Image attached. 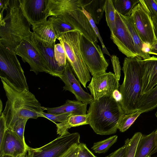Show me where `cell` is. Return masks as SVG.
Here are the masks:
<instances>
[{
  "label": "cell",
  "instance_id": "obj_1",
  "mask_svg": "<svg viewBox=\"0 0 157 157\" xmlns=\"http://www.w3.org/2000/svg\"><path fill=\"white\" fill-rule=\"evenodd\" d=\"M7 98L2 112L7 129L12 130L21 119H37L45 108L42 107L35 95L29 90L16 88L7 79L0 77Z\"/></svg>",
  "mask_w": 157,
  "mask_h": 157
},
{
  "label": "cell",
  "instance_id": "obj_2",
  "mask_svg": "<svg viewBox=\"0 0 157 157\" xmlns=\"http://www.w3.org/2000/svg\"><path fill=\"white\" fill-rule=\"evenodd\" d=\"M3 20L0 22V43L14 51L23 41L30 42L33 33L24 15L19 0H10Z\"/></svg>",
  "mask_w": 157,
  "mask_h": 157
},
{
  "label": "cell",
  "instance_id": "obj_3",
  "mask_svg": "<svg viewBox=\"0 0 157 157\" xmlns=\"http://www.w3.org/2000/svg\"><path fill=\"white\" fill-rule=\"evenodd\" d=\"M125 114L120 104L112 96L93 100L87 111L89 124L95 133L100 135L116 133Z\"/></svg>",
  "mask_w": 157,
  "mask_h": 157
},
{
  "label": "cell",
  "instance_id": "obj_4",
  "mask_svg": "<svg viewBox=\"0 0 157 157\" xmlns=\"http://www.w3.org/2000/svg\"><path fill=\"white\" fill-rule=\"evenodd\" d=\"M140 57H125L122 70L124 77L120 86V92L122 99L120 103L125 114L138 110L137 107L141 96V75L143 59Z\"/></svg>",
  "mask_w": 157,
  "mask_h": 157
},
{
  "label": "cell",
  "instance_id": "obj_5",
  "mask_svg": "<svg viewBox=\"0 0 157 157\" xmlns=\"http://www.w3.org/2000/svg\"><path fill=\"white\" fill-rule=\"evenodd\" d=\"M79 37L80 33L75 31L64 33L57 39L64 48L67 59L73 71L80 82L86 88L91 77L81 53Z\"/></svg>",
  "mask_w": 157,
  "mask_h": 157
},
{
  "label": "cell",
  "instance_id": "obj_6",
  "mask_svg": "<svg viewBox=\"0 0 157 157\" xmlns=\"http://www.w3.org/2000/svg\"><path fill=\"white\" fill-rule=\"evenodd\" d=\"M0 77L7 79L17 89L29 90L24 71L14 51L0 43Z\"/></svg>",
  "mask_w": 157,
  "mask_h": 157
},
{
  "label": "cell",
  "instance_id": "obj_7",
  "mask_svg": "<svg viewBox=\"0 0 157 157\" xmlns=\"http://www.w3.org/2000/svg\"><path fill=\"white\" fill-rule=\"evenodd\" d=\"M80 138L78 132L69 133L39 148L28 147L27 157H61L73 145L80 143Z\"/></svg>",
  "mask_w": 157,
  "mask_h": 157
},
{
  "label": "cell",
  "instance_id": "obj_8",
  "mask_svg": "<svg viewBox=\"0 0 157 157\" xmlns=\"http://www.w3.org/2000/svg\"><path fill=\"white\" fill-rule=\"evenodd\" d=\"M79 45L82 59L91 75L106 72L109 64L97 43L90 41L80 33Z\"/></svg>",
  "mask_w": 157,
  "mask_h": 157
},
{
  "label": "cell",
  "instance_id": "obj_9",
  "mask_svg": "<svg viewBox=\"0 0 157 157\" xmlns=\"http://www.w3.org/2000/svg\"><path fill=\"white\" fill-rule=\"evenodd\" d=\"M130 16L143 43L150 48L155 44L157 39L151 16L142 0H139V2L133 9Z\"/></svg>",
  "mask_w": 157,
  "mask_h": 157
},
{
  "label": "cell",
  "instance_id": "obj_10",
  "mask_svg": "<svg viewBox=\"0 0 157 157\" xmlns=\"http://www.w3.org/2000/svg\"><path fill=\"white\" fill-rule=\"evenodd\" d=\"M110 38L120 51L127 57H138L131 34L120 14L116 10L115 26L111 33Z\"/></svg>",
  "mask_w": 157,
  "mask_h": 157
},
{
  "label": "cell",
  "instance_id": "obj_11",
  "mask_svg": "<svg viewBox=\"0 0 157 157\" xmlns=\"http://www.w3.org/2000/svg\"><path fill=\"white\" fill-rule=\"evenodd\" d=\"M119 86L115 74L109 72L93 75L87 87L94 100H98L103 97L112 96L113 91L118 90Z\"/></svg>",
  "mask_w": 157,
  "mask_h": 157
},
{
  "label": "cell",
  "instance_id": "obj_12",
  "mask_svg": "<svg viewBox=\"0 0 157 157\" xmlns=\"http://www.w3.org/2000/svg\"><path fill=\"white\" fill-rule=\"evenodd\" d=\"M30 42L36 49L42 63L51 75L60 78L65 67L59 66L55 58L54 47L48 46L33 34Z\"/></svg>",
  "mask_w": 157,
  "mask_h": 157
},
{
  "label": "cell",
  "instance_id": "obj_13",
  "mask_svg": "<svg viewBox=\"0 0 157 157\" xmlns=\"http://www.w3.org/2000/svg\"><path fill=\"white\" fill-rule=\"evenodd\" d=\"M21 8L31 25L42 22L49 17L48 0H19Z\"/></svg>",
  "mask_w": 157,
  "mask_h": 157
},
{
  "label": "cell",
  "instance_id": "obj_14",
  "mask_svg": "<svg viewBox=\"0 0 157 157\" xmlns=\"http://www.w3.org/2000/svg\"><path fill=\"white\" fill-rule=\"evenodd\" d=\"M14 52L21 58L24 63L27 62L30 67V71L36 75L39 72L48 71L43 65L39 53L31 42L23 41L15 49Z\"/></svg>",
  "mask_w": 157,
  "mask_h": 157
},
{
  "label": "cell",
  "instance_id": "obj_15",
  "mask_svg": "<svg viewBox=\"0 0 157 157\" xmlns=\"http://www.w3.org/2000/svg\"><path fill=\"white\" fill-rule=\"evenodd\" d=\"M62 14L64 15L69 24L87 39L94 42L98 43V38L81 8H77Z\"/></svg>",
  "mask_w": 157,
  "mask_h": 157
},
{
  "label": "cell",
  "instance_id": "obj_16",
  "mask_svg": "<svg viewBox=\"0 0 157 157\" xmlns=\"http://www.w3.org/2000/svg\"><path fill=\"white\" fill-rule=\"evenodd\" d=\"M60 78L65 84L63 90L73 94L77 101L87 104H90L93 101L92 95L84 90L75 78L67 59L65 69Z\"/></svg>",
  "mask_w": 157,
  "mask_h": 157
},
{
  "label": "cell",
  "instance_id": "obj_17",
  "mask_svg": "<svg viewBox=\"0 0 157 157\" xmlns=\"http://www.w3.org/2000/svg\"><path fill=\"white\" fill-rule=\"evenodd\" d=\"M28 146L13 131L7 129L0 142V157L8 155L17 157L27 152Z\"/></svg>",
  "mask_w": 157,
  "mask_h": 157
},
{
  "label": "cell",
  "instance_id": "obj_18",
  "mask_svg": "<svg viewBox=\"0 0 157 157\" xmlns=\"http://www.w3.org/2000/svg\"><path fill=\"white\" fill-rule=\"evenodd\" d=\"M141 95L157 85V57L153 56L142 60L141 75Z\"/></svg>",
  "mask_w": 157,
  "mask_h": 157
},
{
  "label": "cell",
  "instance_id": "obj_19",
  "mask_svg": "<svg viewBox=\"0 0 157 157\" xmlns=\"http://www.w3.org/2000/svg\"><path fill=\"white\" fill-rule=\"evenodd\" d=\"M34 35L48 46L54 47L57 37L50 21L46 20L32 26Z\"/></svg>",
  "mask_w": 157,
  "mask_h": 157
},
{
  "label": "cell",
  "instance_id": "obj_20",
  "mask_svg": "<svg viewBox=\"0 0 157 157\" xmlns=\"http://www.w3.org/2000/svg\"><path fill=\"white\" fill-rule=\"evenodd\" d=\"M87 104L78 101L67 100L63 105L56 107L45 108L47 113L53 114L70 113L73 115L86 114Z\"/></svg>",
  "mask_w": 157,
  "mask_h": 157
},
{
  "label": "cell",
  "instance_id": "obj_21",
  "mask_svg": "<svg viewBox=\"0 0 157 157\" xmlns=\"http://www.w3.org/2000/svg\"><path fill=\"white\" fill-rule=\"evenodd\" d=\"M106 0H78L79 6L90 15L96 24L98 25L105 11Z\"/></svg>",
  "mask_w": 157,
  "mask_h": 157
},
{
  "label": "cell",
  "instance_id": "obj_22",
  "mask_svg": "<svg viewBox=\"0 0 157 157\" xmlns=\"http://www.w3.org/2000/svg\"><path fill=\"white\" fill-rule=\"evenodd\" d=\"M120 15L128 30L133 40L138 57L143 59L150 58V55L144 51V44L136 29L131 17Z\"/></svg>",
  "mask_w": 157,
  "mask_h": 157
},
{
  "label": "cell",
  "instance_id": "obj_23",
  "mask_svg": "<svg viewBox=\"0 0 157 157\" xmlns=\"http://www.w3.org/2000/svg\"><path fill=\"white\" fill-rule=\"evenodd\" d=\"M49 16H56L80 8L78 0H48Z\"/></svg>",
  "mask_w": 157,
  "mask_h": 157
},
{
  "label": "cell",
  "instance_id": "obj_24",
  "mask_svg": "<svg viewBox=\"0 0 157 157\" xmlns=\"http://www.w3.org/2000/svg\"><path fill=\"white\" fill-rule=\"evenodd\" d=\"M89 115L87 114L72 115L70 116L66 121L55 124L57 127V134L62 136L69 133L68 130L72 127L89 124Z\"/></svg>",
  "mask_w": 157,
  "mask_h": 157
},
{
  "label": "cell",
  "instance_id": "obj_25",
  "mask_svg": "<svg viewBox=\"0 0 157 157\" xmlns=\"http://www.w3.org/2000/svg\"><path fill=\"white\" fill-rule=\"evenodd\" d=\"M155 146V132L148 135H142L138 143L134 157H147Z\"/></svg>",
  "mask_w": 157,
  "mask_h": 157
},
{
  "label": "cell",
  "instance_id": "obj_26",
  "mask_svg": "<svg viewBox=\"0 0 157 157\" xmlns=\"http://www.w3.org/2000/svg\"><path fill=\"white\" fill-rule=\"evenodd\" d=\"M48 20L50 21L57 39L65 33L75 31L79 32L69 24L63 14L52 16L48 18Z\"/></svg>",
  "mask_w": 157,
  "mask_h": 157
},
{
  "label": "cell",
  "instance_id": "obj_27",
  "mask_svg": "<svg viewBox=\"0 0 157 157\" xmlns=\"http://www.w3.org/2000/svg\"><path fill=\"white\" fill-rule=\"evenodd\" d=\"M157 107V85L146 93L141 95L137 109L144 113L151 111Z\"/></svg>",
  "mask_w": 157,
  "mask_h": 157
},
{
  "label": "cell",
  "instance_id": "obj_28",
  "mask_svg": "<svg viewBox=\"0 0 157 157\" xmlns=\"http://www.w3.org/2000/svg\"><path fill=\"white\" fill-rule=\"evenodd\" d=\"M115 9L120 14L130 16L132 10L139 2V0H112Z\"/></svg>",
  "mask_w": 157,
  "mask_h": 157
},
{
  "label": "cell",
  "instance_id": "obj_29",
  "mask_svg": "<svg viewBox=\"0 0 157 157\" xmlns=\"http://www.w3.org/2000/svg\"><path fill=\"white\" fill-rule=\"evenodd\" d=\"M143 113L138 110L135 112L129 114H125L119 122L118 129L121 132L126 131L134 123L139 116Z\"/></svg>",
  "mask_w": 157,
  "mask_h": 157
},
{
  "label": "cell",
  "instance_id": "obj_30",
  "mask_svg": "<svg viewBox=\"0 0 157 157\" xmlns=\"http://www.w3.org/2000/svg\"><path fill=\"white\" fill-rule=\"evenodd\" d=\"M117 137V135H114L105 140L95 143L91 149L96 153H105L116 142Z\"/></svg>",
  "mask_w": 157,
  "mask_h": 157
},
{
  "label": "cell",
  "instance_id": "obj_31",
  "mask_svg": "<svg viewBox=\"0 0 157 157\" xmlns=\"http://www.w3.org/2000/svg\"><path fill=\"white\" fill-rule=\"evenodd\" d=\"M115 11L112 0H106L105 12L106 21L111 33L115 26Z\"/></svg>",
  "mask_w": 157,
  "mask_h": 157
},
{
  "label": "cell",
  "instance_id": "obj_32",
  "mask_svg": "<svg viewBox=\"0 0 157 157\" xmlns=\"http://www.w3.org/2000/svg\"><path fill=\"white\" fill-rule=\"evenodd\" d=\"M142 135L140 132H136L131 139L125 140L126 150L125 157H134L138 143Z\"/></svg>",
  "mask_w": 157,
  "mask_h": 157
},
{
  "label": "cell",
  "instance_id": "obj_33",
  "mask_svg": "<svg viewBox=\"0 0 157 157\" xmlns=\"http://www.w3.org/2000/svg\"><path fill=\"white\" fill-rule=\"evenodd\" d=\"M55 58L59 66L65 67L67 57L64 48L60 43L55 44L54 48Z\"/></svg>",
  "mask_w": 157,
  "mask_h": 157
},
{
  "label": "cell",
  "instance_id": "obj_34",
  "mask_svg": "<svg viewBox=\"0 0 157 157\" xmlns=\"http://www.w3.org/2000/svg\"><path fill=\"white\" fill-rule=\"evenodd\" d=\"M40 113L41 117L47 118L55 123L57 122H63L67 120L70 116L73 115L69 113L53 114L46 113L44 112H40Z\"/></svg>",
  "mask_w": 157,
  "mask_h": 157
},
{
  "label": "cell",
  "instance_id": "obj_35",
  "mask_svg": "<svg viewBox=\"0 0 157 157\" xmlns=\"http://www.w3.org/2000/svg\"><path fill=\"white\" fill-rule=\"evenodd\" d=\"M81 9L85 15L87 17L88 19L94 32H95L96 35H97L98 38L99 40L102 48V52L103 53L107 54V55L111 56L109 52L106 48L102 38H101V36L100 34V33L98 30V29L96 25V24L91 17L90 15L87 12L84 8H82Z\"/></svg>",
  "mask_w": 157,
  "mask_h": 157
},
{
  "label": "cell",
  "instance_id": "obj_36",
  "mask_svg": "<svg viewBox=\"0 0 157 157\" xmlns=\"http://www.w3.org/2000/svg\"><path fill=\"white\" fill-rule=\"evenodd\" d=\"M28 120V119H20L15 124L11 130L24 142L25 141L24 137V132L25 125Z\"/></svg>",
  "mask_w": 157,
  "mask_h": 157
},
{
  "label": "cell",
  "instance_id": "obj_37",
  "mask_svg": "<svg viewBox=\"0 0 157 157\" xmlns=\"http://www.w3.org/2000/svg\"><path fill=\"white\" fill-rule=\"evenodd\" d=\"M151 16L157 19V4L155 0H142Z\"/></svg>",
  "mask_w": 157,
  "mask_h": 157
},
{
  "label": "cell",
  "instance_id": "obj_38",
  "mask_svg": "<svg viewBox=\"0 0 157 157\" xmlns=\"http://www.w3.org/2000/svg\"><path fill=\"white\" fill-rule=\"evenodd\" d=\"M111 60L114 74L119 81L121 76V67L119 58L115 55H113L111 56Z\"/></svg>",
  "mask_w": 157,
  "mask_h": 157
},
{
  "label": "cell",
  "instance_id": "obj_39",
  "mask_svg": "<svg viewBox=\"0 0 157 157\" xmlns=\"http://www.w3.org/2000/svg\"><path fill=\"white\" fill-rule=\"evenodd\" d=\"M77 157H96L88 149L85 144L80 143Z\"/></svg>",
  "mask_w": 157,
  "mask_h": 157
},
{
  "label": "cell",
  "instance_id": "obj_40",
  "mask_svg": "<svg viewBox=\"0 0 157 157\" xmlns=\"http://www.w3.org/2000/svg\"><path fill=\"white\" fill-rule=\"evenodd\" d=\"M79 144H75L73 145L61 157H77Z\"/></svg>",
  "mask_w": 157,
  "mask_h": 157
},
{
  "label": "cell",
  "instance_id": "obj_41",
  "mask_svg": "<svg viewBox=\"0 0 157 157\" xmlns=\"http://www.w3.org/2000/svg\"><path fill=\"white\" fill-rule=\"evenodd\" d=\"M126 150L125 144L116 151L105 157H125Z\"/></svg>",
  "mask_w": 157,
  "mask_h": 157
},
{
  "label": "cell",
  "instance_id": "obj_42",
  "mask_svg": "<svg viewBox=\"0 0 157 157\" xmlns=\"http://www.w3.org/2000/svg\"><path fill=\"white\" fill-rule=\"evenodd\" d=\"M10 0H0V22L2 21L4 17L3 16V13L4 10H6L9 3Z\"/></svg>",
  "mask_w": 157,
  "mask_h": 157
},
{
  "label": "cell",
  "instance_id": "obj_43",
  "mask_svg": "<svg viewBox=\"0 0 157 157\" xmlns=\"http://www.w3.org/2000/svg\"><path fill=\"white\" fill-rule=\"evenodd\" d=\"M112 97L119 104L122 99V94L118 90H116L113 91L112 95Z\"/></svg>",
  "mask_w": 157,
  "mask_h": 157
},
{
  "label": "cell",
  "instance_id": "obj_44",
  "mask_svg": "<svg viewBox=\"0 0 157 157\" xmlns=\"http://www.w3.org/2000/svg\"><path fill=\"white\" fill-rule=\"evenodd\" d=\"M148 53L150 55H154L157 56V43L151 47Z\"/></svg>",
  "mask_w": 157,
  "mask_h": 157
},
{
  "label": "cell",
  "instance_id": "obj_45",
  "mask_svg": "<svg viewBox=\"0 0 157 157\" xmlns=\"http://www.w3.org/2000/svg\"><path fill=\"white\" fill-rule=\"evenodd\" d=\"M151 17L153 24L155 35L157 39V19L153 16H151Z\"/></svg>",
  "mask_w": 157,
  "mask_h": 157
},
{
  "label": "cell",
  "instance_id": "obj_46",
  "mask_svg": "<svg viewBox=\"0 0 157 157\" xmlns=\"http://www.w3.org/2000/svg\"><path fill=\"white\" fill-rule=\"evenodd\" d=\"M155 148L151 153L150 156L151 155L157 152V129L155 131Z\"/></svg>",
  "mask_w": 157,
  "mask_h": 157
},
{
  "label": "cell",
  "instance_id": "obj_47",
  "mask_svg": "<svg viewBox=\"0 0 157 157\" xmlns=\"http://www.w3.org/2000/svg\"><path fill=\"white\" fill-rule=\"evenodd\" d=\"M24 154L23 155H21V156H18V157H22L24 155ZM13 157L12 156H11L10 155H3L2 156H1V157Z\"/></svg>",
  "mask_w": 157,
  "mask_h": 157
},
{
  "label": "cell",
  "instance_id": "obj_48",
  "mask_svg": "<svg viewBox=\"0 0 157 157\" xmlns=\"http://www.w3.org/2000/svg\"><path fill=\"white\" fill-rule=\"evenodd\" d=\"M1 107H0V115L2 113V101H1Z\"/></svg>",
  "mask_w": 157,
  "mask_h": 157
},
{
  "label": "cell",
  "instance_id": "obj_49",
  "mask_svg": "<svg viewBox=\"0 0 157 157\" xmlns=\"http://www.w3.org/2000/svg\"><path fill=\"white\" fill-rule=\"evenodd\" d=\"M26 153L25 154H24L23 156L22 157H27V156H26Z\"/></svg>",
  "mask_w": 157,
  "mask_h": 157
},
{
  "label": "cell",
  "instance_id": "obj_50",
  "mask_svg": "<svg viewBox=\"0 0 157 157\" xmlns=\"http://www.w3.org/2000/svg\"><path fill=\"white\" fill-rule=\"evenodd\" d=\"M155 116L157 118V111H156V112L155 113Z\"/></svg>",
  "mask_w": 157,
  "mask_h": 157
},
{
  "label": "cell",
  "instance_id": "obj_51",
  "mask_svg": "<svg viewBox=\"0 0 157 157\" xmlns=\"http://www.w3.org/2000/svg\"><path fill=\"white\" fill-rule=\"evenodd\" d=\"M155 2H156V3L157 4V0H155Z\"/></svg>",
  "mask_w": 157,
  "mask_h": 157
},
{
  "label": "cell",
  "instance_id": "obj_52",
  "mask_svg": "<svg viewBox=\"0 0 157 157\" xmlns=\"http://www.w3.org/2000/svg\"><path fill=\"white\" fill-rule=\"evenodd\" d=\"M147 157H151V156H148Z\"/></svg>",
  "mask_w": 157,
  "mask_h": 157
},
{
  "label": "cell",
  "instance_id": "obj_53",
  "mask_svg": "<svg viewBox=\"0 0 157 157\" xmlns=\"http://www.w3.org/2000/svg\"></svg>",
  "mask_w": 157,
  "mask_h": 157
}]
</instances>
